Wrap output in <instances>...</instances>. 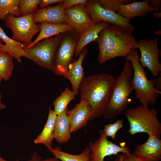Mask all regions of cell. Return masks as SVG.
<instances>
[{"mask_svg": "<svg viewBox=\"0 0 161 161\" xmlns=\"http://www.w3.org/2000/svg\"><path fill=\"white\" fill-rule=\"evenodd\" d=\"M132 33L113 24L103 29L96 41L99 49V63L103 64L115 57H126L136 52L137 41Z\"/></svg>", "mask_w": 161, "mask_h": 161, "instance_id": "6da1fadb", "label": "cell"}, {"mask_svg": "<svg viewBox=\"0 0 161 161\" xmlns=\"http://www.w3.org/2000/svg\"><path fill=\"white\" fill-rule=\"evenodd\" d=\"M115 79L105 73L84 77L79 89L80 100H85L90 107L91 120L103 116L110 100Z\"/></svg>", "mask_w": 161, "mask_h": 161, "instance_id": "7a4b0ae2", "label": "cell"}, {"mask_svg": "<svg viewBox=\"0 0 161 161\" xmlns=\"http://www.w3.org/2000/svg\"><path fill=\"white\" fill-rule=\"evenodd\" d=\"M126 60L122 72L115 79L109 102L103 115L106 120L122 113L131 102L129 97L134 90L131 83L133 68L130 61Z\"/></svg>", "mask_w": 161, "mask_h": 161, "instance_id": "3957f363", "label": "cell"}, {"mask_svg": "<svg viewBox=\"0 0 161 161\" xmlns=\"http://www.w3.org/2000/svg\"><path fill=\"white\" fill-rule=\"evenodd\" d=\"M158 110L148 106L141 105L127 110L124 115L128 120L131 135L138 133L153 134L160 138L161 123L157 118Z\"/></svg>", "mask_w": 161, "mask_h": 161, "instance_id": "277c9868", "label": "cell"}, {"mask_svg": "<svg viewBox=\"0 0 161 161\" xmlns=\"http://www.w3.org/2000/svg\"><path fill=\"white\" fill-rule=\"evenodd\" d=\"M125 58L130 61L133 67L131 83L136 98L143 105L154 104L161 95V91L155 87L151 80L147 78L144 68L139 62L137 51Z\"/></svg>", "mask_w": 161, "mask_h": 161, "instance_id": "5b68a950", "label": "cell"}, {"mask_svg": "<svg viewBox=\"0 0 161 161\" xmlns=\"http://www.w3.org/2000/svg\"><path fill=\"white\" fill-rule=\"evenodd\" d=\"M62 35L63 34H59L36 43L25 50L27 58L37 65L52 71L56 52Z\"/></svg>", "mask_w": 161, "mask_h": 161, "instance_id": "8992f818", "label": "cell"}, {"mask_svg": "<svg viewBox=\"0 0 161 161\" xmlns=\"http://www.w3.org/2000/svg\"><path fill=\"white\" fill-rule=\"evenodd\" d=\"M33 14L20 17L7 16L4 21L6 27L12 31V39L27 45L32 42L34 36L40 30V23L34 22Z\"/></svg>", "mask_w": 161, "mask_h": 161, "instance_id": "52a82bcc", "label": "cell"}, {"mask_svg": "<svg viewBox=\"0 0 161 161\" xmlns=\"http://www.w3.org/2000/svg\"><path fill=\"white\" fill-rule=\"evenodd\" d=\"M80 35L74 30L63 34L56 52L52 71L56 75H63L71 63Z\"/></svg>", "mask_w": 161, "mask_h": 161, "instance_id": "ba28073f", "label": "cell"}, {"mask_svg": "<svg viewBox=\"0 0 161 161\" xmlns=\"http://www.w3.org/2000/svg\"><path fill=\"white\" fill-rule=\"evenodd\" d=\"M90 18L95 24L105 22L119 26L132 32L135 30L127 18L103 7L98 0H88L85 4Z\"/></svg>", "mask_w": 161, "mask_h": 161, "instance_id": "9c48e42d", "label": "cell"}, {"mask_svg": "<svg viewBox=\"0 0 161 161\" xmlns=\"http://www.w3.org/2000/svg\"><path fill=\"white\" fill-rule=\"evenodd\" d=\"M158 37L154 39H141L137 41V48L140 50L139 61L144 68L146 67L155 77L161 73V64L159 60L160 51L157 47Z\"/></svg>", "mask_w": 161, "mask_h": 161, "instance_id": "30bf717a", "label": "cell"}, {"mask_svg": "<svg viewBox=\"0 0 161 161\" xmlns=\"http://www.w3.org/2000/svg\"><path fill=\"white\" fill-rule=\"evenodd\" d=\"M99 137L94 142H90L88 147L89 149L90 161H104L107 156L117 155L119 152H130L129 148L125 143L117 145L107 140L103 129L99 131Z\"/></svg>", "mask_w": 161, "mask_h": 161, "instance_id": "8fae6325", "label": "cell"}, {"mask_svg": "<svg viewBox=\"0 0 161 161\" xmlns=\"http://www.w3.org/2000/svg\"><path fill=\"white\" fill-rule=\"evenodd\" d=\"M68 24L80 35L95 24L89 15L85 5H75L64 10Z\"/></svg>", "mask_w": 161, "mask_h": 161, "instance_id": "7c38bea8", "label": "cell"}, {"mask_svg": "<svg viewBox=\"0 0 161 161\" xmlns=\"http://www.w3.org/2000/svg\"><path fill=\"white\" fill-rule=\"evenodd\" d=\"M148 135L147 141L138 144L133 154L140 161H159L161 159V140L153 134Z\"/></svg>", "mask_w": 161, "mask_h": 161, "instance_id": "4fadbf2b", "label": "cell"}, {"mask_svg": "<svg viewBox=\"0 0 161 161\" xmlns=\"http://www.w3.org/2000/svg\"><path fill=\"white\" fill-rule=\"evenodd\" d=\"M66 114L70 120L71 133L76 132L86 126L91 120V109L84 100H80L72 110L68 109Z\"/></svg>", "mask_w": 161, "mask_h": 161, "instance_id": "5bb4252c", "label": "cell"}, {"mask_svg": "<svg viewBox=\"0 0 161 161\" xmlns=\"http://www.w3.org/2000/svg\"><path fill=\"white\" fill-rule=\"evenodd\" d=\"M61 3L52 7H46L37 9L33 14L34 22L35 23L44 22L54 24H68Z\"/></svg>", "mask_w": 161, "mask_h": 161, "instance_id": "9a60e30c", "label": "cell"}, {"mask_svg": "<svg viewBox=\"0 0 161 161\" xmlns=\"http://www.w3.org/2000/svg\"><path fill=\"white\" fill-rule=\"evenodd\" d=\"M87 47H85L79 55L78 59L69 64L67 71L63 75L71 82L72 91L75 95L79 93L80 85L84 77L82 63L87 56Z\"/></svg>", "mask_w": 161, "mask_h": 161, "instance_id": "2e32d148", "label": "cell"}, {"mask_svg": "<svg viewBox=\"0 0 161 161\" xmlns=\"http://www.w3.org/2000/svg\"><path fill=\"white\" fill-rule=\"evenodd\" d=\"M158 10L149 6L148 0H145L121 4L117 13L129 21L138 16L145 17L148 14Z\"/></svg>", "mask_w": 161, "mask_h": 161, "instance_id": "e0dca14e", "label": "cell"}, {"mask_svg": "<svg viewBox=\"0 0 161 161\" xmlns=\"http://www.w3.org/2000/svg\"><path fill=\"white\" fill-rule=\"evenodd\" d=\"M40 26L39 34L34 41L26 47L25 51L43 39L63 34L74 29L72 25L67 23L54 24L44 22L40 23Z\"/></svg>", "mask_w": 161, "mask_h": 161, "instance_id": "ac0fdd59", "label": "cell"}, {"mask_svg": "<svg viewBox=\"0 0 161 161\" xmlns=\"http://www.w3.org/2000/svg\"><path fill=\"white\" fill-rule=\"evenodd\" d=\"M0 39L5 43H0V50L7 52L18 63L21 62V58H27L25 49L27 45L17 42L10 38L5 33L3 28L0 26Z\"/></svg>", "mask_w": 161, "mask_h": 161, "instance_id": "d6986e66", "label": "cell"}, {"mask_svg": "<svg viewBox=\"0 0 161 161\" xmlns=\"http://www.w3.org/2000/svg\"><path fill=\"white\" fill-rule=\"evenodd\" d=\"M57 117V115L49 107L47 121L42 131L34 141L35 144L41 143L46 146L50 152L53 148L52 142Z\"/></svg>", "mask_w": 161, "mask_h": 161, "instance_id": "ffe728a7", "label": "cell"}, {"mask_svg": "<svg viewBox=\"0 0 161 161\" xmlns=\"http://www.w3.org/2000/svg\"><path fill=\"white\" fill-rule=\"evenodd\" d=\"M68 108L57 115L55 125L54 137L59 144L67 143L71 137L69 119L66 112Z\"/></svg>", "mask_w": 161, "mask_h": 161, "instance_id": "44dd1931", "label": "cell"}, {"mask_svg": "<svg viewBox=\"0 0 161 161\" xmlns=\"http://www.w3.org/2000/svg\"><path fill=\"white\" fill-rule=\"evenodd\" d=\"M110 24L105 22L94 24L81 34L75 49V56H79L86 45L91 42L96 41L100 32Z\"/></svg>", "mask_w": 161, "mask_h": 161, "instance_id": "7402d4cb", "label": "cell"}, {"mask_svg": "<svg viewBox=\"0 0 161 161\" xmlns=\"http://www.w3.org/2000/svg\"><path fill=\"white\" fill-rule=\"evenodd\" d=\"M54 156L61 161H90V151L86 148L80 154H73L62 151L60 147L53 148L50 151Z\"/></svg>", "mask_w": 161, "mask_h": 161, "instance_id": "603a6c76", "label": "cell"}, {"mask_svg": "<svg viewBox=\"0 0 161 161\" xmlns=\"http://www.w3.org/2000/svg\"><path fill=\"white\" fill-rule=\"evenodd\" d=\"M13 58L9 54L0 50V75L5 81L12 76L14 67Z\"/></svg>", "mask_w": 161, "mask_h": 161, "instance_id": "cb8c5ba5", "label": "cell"}, {"mask_svg": "<svg viewBox=\"0 0 161 161\" xmlns=\"http://www.w3.org/2000/svg\"><path fill=\"white\" fill-rule=\"evenodd\" d=\"M75 95L68 87H66L53 102L54 111L57 115L64 111L69 103L75 98Z\"/></svg>", "mask_w": 161, "mask_h": 161, "instance_id": "d4e9b609", "label": "cell"}, {"mask_svg": "<svg viewBox=\"0 0 161 161\" xmlns=\"http://www.w3.org/2000/svg\"><path fill=\"white\" fill-rule=\"evenodd\" d=\"M20 0H0V20L4 21L8 14L20 17L19 11Z\"/></svg>", "mask_w": 161, "mask_h": 161, "instance_id": "484cf974", "label": "cell"}, {"mask_svg": "<svg viewBox=\"0 0 161 161\" xmlns=\"http://www.w3.org/2000/svg\"><path fill=\"white\" fill-rule=\"evenodd\" d=\"M41 0H20L19 11L21 16H26L33 13L38 9Z\"/></svg>", "mask_w": 161, "mask_h": 161, "instance_id": "4316f807", "label": "cell"}, {"mask_svg": "<svg viewBox=\"0 0 161 161\" xmlns=\"http://www.w3.org/2000/svg\"><path fill=\"white\" fill-rule=\"evenodd\" d=\"M133 0H100L98 1L100 4L106 9L117 13L121 4H127L132 3Z\"/></svg>", "mask_w": 161, "mask_h": 161, "instance_id": "83f0119b", "label": "cell"}, {"mask_svg": "<svg viewBox=\"0 0 161 161\" xmlns=\"http://www.w3.org/2000/svg\"><path fill=\"white\" fill-rule=\"evenodd\" d=\"M123 120L120 119L112 124L105 125L103 131L105 135L107 137H110L113 139H115L117 131L123 127Z\"/></svg>", "mask_w": 161, "mask_h": 161, "instance_id": "f1b7e54d", "label": "cell"}, {"mask_svg": "<svg viewBox=\"0 0 161 161\" xmlns=\"http://www.w3.org/2000/svg\"><path fill=\"white\" fill-rule=\"evenodd\" d=\"M114 161H140L130 152L122 153L117 156Z\"/></svg>", "mask_w": 161, "mask_h": 161, "instance_id": "f546056e", "label": "cell"}, {"mask_svg": "<svg viewBox=\"0 0 161 161\" xmlns=\"http://www.w3.org/2000/svg\"><path fill=\"white\" fill-rule=\"evenodd\" d=\"M86 0H65L61 3L62 6L64 10L71 7L80 4L85 5Z\"/></svg>", "mask_w": 161, "mask_h": 161, "instance_id": "4dcf8cb0", "label": "cell"}, {"mask_svg": "<svg viewBox=\"0 0 161 161\" xmlns=\"http://www.w3.org/2000/svg\"><path fill=\"white\" fill-rule=\"evenodd\" d=\"M64 0H41L39 5L40 8L47 7L49 5L63 2Z\"/></svg>", "mask_w": 161, "mask_h": 161, "instance_id": "1f68e13d", "label": "cell"}, {"mask_svg": "<svg viewBox=\"0 0 161 161\" xmlns=\"http://www.w3.org/2000/svg\"><path fill=\"white\" fill-rule=\"evenodd\" d=\"M148 4L151 8L158 10H160L161 9V0H148Z\"/></svg>", "mask_w": 161, "mask_h": 161, "instance_id": "d6a6232c", "label": "cell"}, {"mask_svg": "<svg viewBox=\"0 0 161 161\" xmlns=\"http://www.w3.org/2000/svg\"><path fill=\"white\" fill-rule=\"evenodd\" d=\"M155 87L159 90L161 89V75L154 80H151Z\"/></svg>", "mask_w": 161, "mask_h": 161, "instance_id": "836d02e7", "label": "cell"}, {"mask_svg": "<svg viewBox=\"0 0 161 161\" xmlns=\"http://www.w3.org/2000/svg\"><path fill=\"white\" fill-rule=\"evenodd\" d=\"M43 159L38 154L36 151L33 153L31 158L27 161H42Z\"/></svg>", "mask_w": 161, "mask_h": 161, "instance_id": "e575fe53", "label": "cell"}, {"mask_svg": "<svg viewBox=\"0 0 161 161\" xmlns=\"http://www.w3.org/2000/svg\"><path fill=\"white\" fill-rule=\"evenodd\" d=\"M42 161H61L55 157L47 158L43 160Z\"/></svg>", "mask_w": 161, "mask_h": 161, "instance_id": "d590c367", "label": "cell"}, {"mask_svg": "<svg viewBox=\"0 0 161 161\" xmlns=\"http://www.w3.org/2000/svg\"><path fill=\"white\" fill-rule=\"evenodd\" d=\"M154 17L155 18H160L161 17V13L160 12H155L154 13Z\"/></svg>", "mask_w": 161, "mask_h": 161, "instance_id": "8d00e7d4", "label": "cell"}, {"mask_svg": "<svg viewBox=\"0 0 161 161\" xmlns=\"http://www.w3.org/2000/svg\"><path fill=\"white\" fill-rule=\"evenodd\" d=\"M1 100V97H0V111L4 109L6 107V106L2 103Z\"/></svg>", "mask_w": 161, "mask_h": 161, "instance_id": "74e56055", "label": "cell"}, {"mask_svg": "<svg viewBox=\"0 0 161 161\" xmlns=\"http://www.w3.org/2000/svg\"><path fill=\"white\" fill-rule=\"evenodd\" d=\"M161 30H157L154 32L155 35H157L158 36L161 35Z\"/></svg>", "mask_w": 161, "mask_h": 161, "instance_id": "f35d334b", "label": "cell"}, {"mask_svg": "<svg viewBox=\"0 0 161 161\" xmlns=\"http://www.w3.org/2000/svg\"><path fill=\"white\" fill-rule=\"evenodd\" d=\"M0 161H8L2 158L1 156L0 155Z\"/></svg>", "mask_w": 161, "mask_h": 161, "instance_id": "ab89813d", "label": "cell"}, {"mask_svg": "<svg viewBox=\"0 0 161 161\" xmlns=\"http://www.w3.org/2000/svg\"><path fill=\"white\" fill-rule=\"evenodd\" d=\"M2 79V78L1 77V76L0 75V82H1V80ZM0 97H2L1 95V94L0 93Z\"/></svg>", "mask_w": 161, "mask_h": 161, "instance_id": "60d3db41", "label": "cell"}, {"mask_svg": "<svg viewBox=\"0 0 161 161\" xmlns=\"http://www.w3.org/2000/svg\"><path fill=\"white\" fill-rule=\"evenodd\" d=\"M3 41L1 39H0V43H2V42H3Z\"/></svg>", "mask_w": 161, "mask_h": 161, "instance_id": "b9f144b4", "label": "cell"}, {"mask_svg": "<svg viewBox=\"0 0 161 161\" xmlns=\"http://www.w3.org/2000/svg\"><path fill=\"white\" fill-rule=\"evenodd\" d=\"M15 161H19V159H17Z\"/></svg>", "mask_w": 161, "mask_h": 161, "instance_id": "7bdbcfd3", "label": "cell"}]
</instances>
